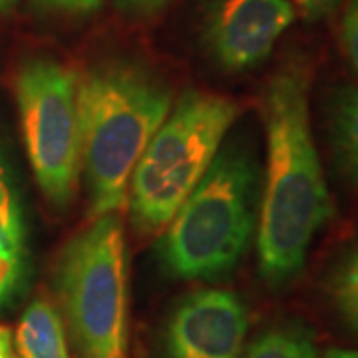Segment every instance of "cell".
Listing matches in <instances>:
<instances>
[{
	"mask_svg": "<svg viewBox=\"0 0 358 358\" xmlns=\"http://www.w3.org/2000/svg\"><path fill=\"white\" fill-rule=\"evenodd\" d=\"M267 167L259 205V275L282 289L305 268L310 245L333 217L308 114V70L287 62L263 96Z\"/></svg>",
	"mask_w": 358,
	"mask_h": 358,
	"instance_id": "6da1fadb",
	"label": "cell"
},
{
	"mask_svg": "<svg viewBox=\"0 0 358 358\" xmlns=\"http://www.w3.org/2000/svg\"><path fill=\"white\" fill-rule=\"evenodd\" d=\"M171 106L169 86L136 60H102L78 78L90 217L124 209L134 167Z\"/></svg>",
	"mask_w": 358,
	"mask_h": 358,
	"instance_id": "7a4b0ae2",
	"label": "cell"
},
{
	"mask_svg": "<svg viewBox=\"0 0 358 358\" xmlns=\"http://www.w3.org/2000/svg\"><path fill=\"white\" fill-rule=\"evenodd\" d=\"M261 173L243 141L221 148L157 243L159 263L179 281L233 273L255 235Z\"/></svg>",
	"mask_w": 358,
	"mask_h": 358,
	"instance_id": "3957f363",
	"label": "cell"
},
{
	"mask_svg": "<svg viewBox=\"0 0 358 358\" xmlns=\"http://www.w3.org/2000/svg\"><path fill=\"white\" fill-rule=\"evenodd\" d=\"M239 106L227 96L187 90L171 106L129 178V219L140 235L167 227L215 159Z\"/></svg>",
	"mask_w": 358,
	"mask_h": 358,
	"instance_id": "277c9868",
	"label": "cell"
},
{
	"mask_svg": "<svg viewBox=\"0 0 358 358\" xmlns=\"http://www.w3.org/2000/svg\"><path fill=\"white\" fill-rule=\"evenodd\" d=\"M56 294L78 358H128V263L120 213L92 219L56 265Z\"/></svg>",
	"mask_w": 358,
	"mask_h": 358,
	"instance_id": "5b68a950",
	"label": "cell"
},
{
	"mask_svg": "<svg viewBox=\"0 0 358 358\" xmlns=\"http://www.w3.org/2000/svg\"><path fill=\"white\" fill-rule=\"evenodd\" d=\"M14 90L36 183L52 205L68 207L82 171L76 72L52 58H30Z\"/></svg>",
	"mask_w": 358,
	"mask_h": 358,
	"instance_id": "8992f818",
	"label": "cell"
},
{
	"mask_svg": "<svg viewBox=\"0 0 358 358\" xmlns=\"http://www.w3.org/2000/svg\"><path fill=\"white\" fill-rule=\"evenodd\" d=\"M249 310L227 289H199L169 313L162 334L164 358H241Z\"/></svg>",
	"mask_w": 358,
	"mask_h": 358,
	"instance_id": "52a82bcc",
	"label": "cell"
},
{
	"mask_svg": "<svg viewBox=\"0 0 358 358\" xmlns=\"http://www.w3.org/2000/svg\"><path fill=\"white\" fill-rule=\"evenodd\" d=\"M294 16L289 0H211L203 40L221 68L243 72L267 60Z\"/></svg>",
	"mask_w": 358,
	"mask_h": 358,
	"instance_id": "ba28073f",
	"label": "cell"
},
{
	"mask_svg": "<svg viewBox=\"0 0 358 358\" xmlns=\"http://www.w3.org/2000/svg\"><path fill=\"white\" fill-rule=\"evenodd\" d=\"M16 348L20 358H70L64 322L50 301L36 299L26 307L16 329Z\"/></svg>",
	"mask_w": 358,
	"mask_h": 358,
	"instance_id": "9c48e42d",
	"label": "cell"
},
{
	"mask_svg": "<svg viewBox=\"0 0 358 358\" xmlns=\"http://www.w3.org/2000/svg\"><path fill=\"white\" fill-rule=\"evenodd\" d=\"M331 143L336 166L358 187V88H345L334 98Z\"/></svg>",
	"mask_w": 358,
	"mask_h": 358,
	"instance_id": "30bf717a",
	"label": "cell"
},
{
	"mask_svg": "<svg viewBox=\"0 0 358 358\" xmlns=\"http://www.w3.org/2000/svg\"><path fill=\"white\" fill-rule=\"evenodd\" d=\"M315 333L299 320L267 329L243 350L241 358H317Z\"/></svg>",
	"mask_w": 358,
	"mask_h": 358,
	"instance_id": "8fae6325",
	"label": "cell"
},
{
	"mask_svg": "<svg viewBox=\"0 0 358 358\" xmlns=\"http://www.w3.org/2000/svg\"><path fill=\"white\" fill-rule=\"evenodd\" d=\"M329 294L341 319L358 334V249L350 251L334 268Z\"/></svg>",
	"mask_w": 358,
	"mask_h": 358,
	"instance_id": "7c38bea8",
	"label": "cell"
},
{
	"mask_svg": "<svg viewBox=\"0 0 358 358\" xmlns=\"http://www.w3.org/2000/svg\"><path fill=\"white\" fill-rule=\"evenodd\" d=\"M0 251L13 255L24 253L22 213L10 183L0 187Z\"/></svg>",
	"mask_w": 358,
	"mask_h": 358,
	"instance_id": "4fadbf2b",
	"label": "cell"
},
{
	"mask_svg": "<svg viewBox=\"0 0 358 358\" xmlns=\"http://www.w3.org/2000/svg\"><path fill=\"white\" fill-rule=\"evenodd\" d=\"M341 40L348 62L358 74V0H348L346 4L341 26Z\"/></svg>",
	"mask_w": 358,
	"mask_h": 358,
	"instance_id": "5bb4252c",
	"label": "cell"
},
{
	"mask_svg": "<svg viewBox=\"0 0 358 358\" xmlns=\"http://www.w3.org/2000/svg\"><path fill=\"white\" fill-rule=\"evenodd\" d=\"M22 275V255L0 251V307L16 291Z\"/></svg>",
	"mask_w": 358,
	"mask_h": 358,
	"instance_id": "9a60e30c",
	"label": "cell"
},
{
	"mask_svg": "<svg viewBox=\"0 0 358 358\" xmlns=\"http://www.w3.org/2000/svg\"><path fill=\"white\" fill-rule=\"evenodd\" d=\"M42 13L64 14V16H86L102 6L103 0H32Z\"/></svg>",
	"mask_w": 358,
	"mask_h": 358,
	"instance_id": "2e32d148",
	"label": "cell"
},
{
	"mask_svg": "<svg viewBox=\"0 0 358 358\" xmlns=\"http://www.w3.org/2000/svg\"><path fill=\"white\" fill-rule=\"evenodd\" d=\"M294 6V10H299L303 18L307 20H320L329 14L336 10V6L343 0H289Z\"/></svg>",
	"mask_w": 358,
	"mask_h": 358,
	"instance_id": "e0dca14e",
	"label": "cell"
},
{
	"mask_svg": "<svg viewBox=\"0 0 358 358\" xmlns=\"http://www.w3.org/2000/svg\"><path fill=\"white\" fill-rule=\"evenodd\" d=\"M169 0H115L117 10L128 16H152V14L164 10Z\"/></svg>",
	"mask_w": 358,
	"mask_h": 358,
	"instance_id": "ac0fdd59",
	"label": "cell"
},
{
	"mask_svg": "<svg viewBox=\"0 0 358 358\" xmlns=\"http://www.w3.org/2000/svg\"><path fill=\"white\" fill-rule=\"evenodd\" d=\"M0 358L13 357V334L6 327H0Z\"/></svg>",
	"mask_w": 358,
	"mask_h": 358,
	"instance_id": "d6986e66",
	"label": "cell"
},
{
	"mask_svg": "<svg viewBox=\"0 0 358 358\" xmlns=\"http://www.w3.org/2000/svg\"><path fill=\"white\" fill-rule=\"evenodd\" d=\"M317 358H358V350H346V348H329Z\"/></svg>",
	"mask_w": 358,
	"mask_h": 358,
	"instance_id": "ffe728a7",
	"label": "cell"
},
{
	"mask_svg": "<svg viewBox=\"0 0 358 358\" xmlns=\"http://www.w3.org/2000/svg\"><path fill=\"white\" fill-rule=\"evenodd\" d=\"M16 2H18V0H0V13H6V10H10Z\"/></svg>",
	"mask_w": 358,
	"mask_h": 358,
	"instance_id": "44dd1931",
	"label": "cell"
},
{
	"mask_svg": "<svg viewBox=\"0 0 358 358\" xmlns=\"http://www.w3.org/2000/svg\"><path fill=\"white\" fill-rule=\"evenodd\" d=\"M136 358H145V355H143V350H138V355H136Z\"/></svg>",
	"mask_w": 358,
	"mask_h": 358,
	"instance_id": "7402d4cb",
	"label": "cell"
},
{
	"mask_svg": "<svg viewBox=\"0 0 358 358\" xmlns=\"http://www.w3.org/2000/svg\"><path fill=\"white\" fill-rule=\"evenodd\" d=\"M0 159H2V157H0Z\"/></svg>",
	"mask_w": 358,
	"mask_h": 358,
	"instance_id": "603a6c76",
	"label": "cell"
}]
</instances>
